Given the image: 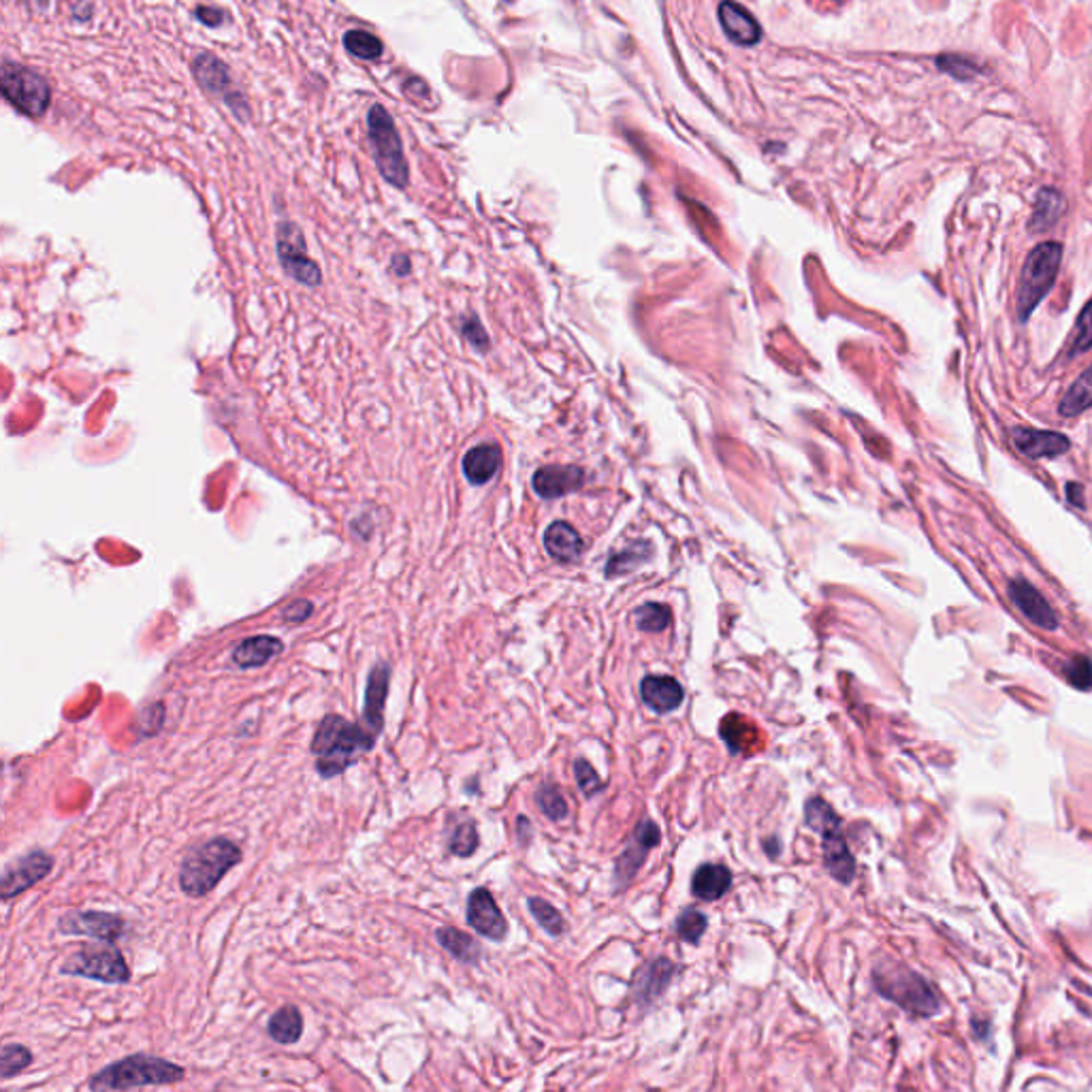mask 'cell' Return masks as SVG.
I'll return each instance as SVG.
<instances>
[{"instance_id": "6da1fadb", "label": "cell", "mask_w": 1092, "mask_h": 1092, "mask_svg": "<svg viewBox=\"0 0 1092 1092\" xmlns=\"http://www.w3.org/2000/svg\"><path fill=\"white\" fill-rule=\"evenodd\" d=\"M378 741L374 732H369L361 722L354 724L342 715H326L316 727V734L309 745L316 760V772L323 779H335L344 775L352 764H357L363 755H368Z\"/></svg>"}, {"instance_id": "7a4b0ae2", "label": "cell", "mask_w": 1092, "mask_h": 1092, "mask_svg": "<svg viewBox=\"0 0 1092 1092\" xmlns=\"http://www.w3.org/2000/svg\"><path fill=\"white\" fill-rule=\"evenodd\" d=\"M243 853L238 843L224 836L199 845L181 860L179 888L190 898H203L209 894L233 867L242 862Z\"/></svg>"}, {"instance_id": "3957f363", "label": "cell", "mask_w": 1092, "mask_h": 1092, "mask_svg": "<svg viewBox=\"0 0 1092 1092\" xmlns=\"http://www.w3.org/2000/svg\"><path fill=\"white\" fill-rule=\"evenodd\" d=\"M186 1078L184 1067L152 1054H133L107 1064L88 1082L90 1090H133L145 1086H169Z\"/></svg>"}, {"instance_id": "277c9868", "label": "cell", "mask_w": 1092, "mask_h": 1092, "mask_svg": "<svg viewBox=\"0 0 1092 1092\" xmlns=\"http://www.w3.org/2000/svg\"><path fill=\"white\" fill-rule=\"evenodd\" d=\"M805 819L811 830L822 834L824 864L826 871L839 881V884H851L855 877V860L850 851V845L843 834V819L836 815L834 808L824 798H811L805 807Z\"/></svg>"}, {"instance_id": "5b68a950", "label": "cell", "mask_w": 1092, "mask_h": 1092, "mask_svg": "<svg viewBox=\"0 0 1092 1092\" xmlns=\"http://www.w3.org/2000/svg\"><path fill=\"white\" fill-rule=\"evenodd\" d=\"M872 981H875L881 997L907 1009V1012L915 1016H934L939 1012V998H936L933 986L912 969L884 962L875 967Z\"/></svg>"}, {"instance_id": "8992f818", "label": "cell", "mask_w": 1092, "mask_h": 1092, "mask_svg": "<svg viewBox=\"0 0 1092 1092\" xmlns=\"http://www.w3.org/2000/svg\"><path fill=\"white\" fill-rule=\"evenodd\" d=\"M1060 259L1062 245L1057 242L1040 243L1026 257L1020 288H1018V316H1020V321H1026L1033 309L1041 304V299L1050 293L1060 267Z\"/></svg>"}, {"instance_id": "52a82bcc", "label": "cell", "mask_w": 1092, "mask_h": 1092, "mask_svg": "<svg viewBox=\"0 0 1092 1092\" xmlns=\"http://www.w3.org/2000/svg\"><path fill=\"white\" fill-rule=\"evenodd\" d=\"M368 131L382 178L397 188H406L410 171L404 157V145L402 139H399L393 117L382 105H374L369 109Z\"/></svg>"}, {"instance_id": "ba28073f", "label": "cell", "mask_w": 1092, "mask_h": 1092, "mask_svg": "<svg viewBox=\"0 0 1092 1092\" xmlns=\"http://www.w3.org/2000/svg\"><path fill=\"white\" fill-rule=\"evenodd\" d=\"M62 976L86 977L101 981V984H126L131 979L129 962L116 943L88 945V948L71 954L60 967Z\"/></svg>"}, {"instance_id": "9c48e42d", "label": "cell", "mask_w": 1092, "mask_h": 1092, "mask_svg": "<svg viewBox=\"0 0 1092 1092\" xmlns=\"http://www.w3.org/2000/svg\"><path fill=\"white\" fill-rule=\"evenodd\" d=\"M0 90L3 96L24 116L41 117L48 112L52 93L48 81L32 69H26L15 62H5L0 71Z\"/></svg>"}, {"instance_id": "30bf717a", "label": "cell", "mask_w": 1092, "mask_h": 1092, "mask_svg": "<svg viewBox=\"0 0 1092 1092\" xmlns=\"http://www.w3.org/2000/svg\"><path fill=\"white\" fill-rule=\"evenodd\" d=\"M58 931L69 936H86L98 943H117L129 931L126 920L116 914L94 912V909H79L69 912L60 917Z\"/></svg>"}, {"instance_id": "8fae6325", "label": "cell", "mask_w": 1092, "mask_h": 1092, "mask_svg": "<svg viewBox=\"0 0 1092 1092\" xmlns=\"http://www.w3.org/2000/svg\"><path fill=\"white\" fill-rule=\"evenodd\" d=\"M52 869L53 858L43 850H32L22 858L9 862L3 869V877H0V898L9 903L11 898L24 894L26 890L41 884Z\"/></svg>"}, {"instance_id": "7c38bea8", "label": "cell", "mask_w": 1092, "mask_h": 1092, "mask_svg": "<svg viewBox=\"0 0 1092 1092\" xmlns=\"http://www.w3.org/2000/svg\"><path fill=\"white\" fill-rule=\"evenodd\" d=\"M278 254L290 278L307 286H316L321 282V269L307 257L304 233L295 222L278 224Z\"/></svg>"}, {"instance_id": "4fadbf2b", "label": "cell", "mask_w": 1092, "mask_h": 1092, "mask_svg": "<svg viewBox=\"0 0 1092 1092\" xmlns=\"http://www.w3.org/2000/svg\"><path fill=\"white\" fill-rule=\"evenodd\" d=\"M193 69H195V77L199 79V84H201L205 90H209L212 94L220 96L235 114L242 116V117H248V105H245V98L238 93V88L233 86L231 73L222 65V60H218L214 53L203 52L195 58Z\"/></svg>"}, {"instance_id": "5bb4252c", "label": "cell", "mask_w": 1092, "mask_h": 1092, "mask_svg": "<svg viewBox=\"0 0 1092 1092\" xmlns=\"http://www.w3.org/2000/svg\"><path fill=\"white\" fill-rule=\"evenodd\" d=\"M660 839H662L660 828H658V824H653L651 819H642V822L636 826V830L632 834V841L627 843V848L623 850V853L619 855V860H617V867H615L617 890H621L630 884L636 872L640 871L644 860H647V853L660 845Z\"/></svg>"}, {"instance_id": "9a60e30c", "label": "cell", "mask_w": 1092, "mask_h": 1092, "mask_svg": "<svg viewBox=\"0 0 1092 1092\" xmlns=\"http://www.w3.org/2000/svg\"><path fill=\"white\" fill-rule=\"evenodd\" d=\"M468 924L482 936L491 941H502L508 933L504 914L499 912L494 894L487 888H476L468 898L466 909Z\"/></svg>"}, {"instance_id": "2e32d148", "label": "cell", "mask_w": 1092, "mask_h": 1092, "mask_svg": "<svg viewBox=\"0 0 1092 1092\" xmlns=\"http://www.w3.org/2000/svg\"><path fill=\"white\" fill-rule=\"evenodd\" d=\"M1009 596H1012L1018 611H1020L1028 621L1035 623L1037 627H1043V630H1057L1059 627L1057 613H1054V608L1048 604V599H1045L1031 582L1024 578L1012 580L1009 582Z\"/></svg>"}, {"instance_id": "e0dca14e", "label": "cell", "mask_w": 1092, "mask_h": 1092, "mask_svg": "<svg viewBox=\"0 0 1092 1092\" xmlns=\"http://www.w3.org/2000/svg\"><path fill=\"white\" fill-rule=\"evenodd\" d=\"M388 681H390V668L387 663H378V666L371 668L366 687V700H363L361 724L376 736L382 732V725H385Z\"/></svg>"}, {"instance_id": "ac0fdd59", "label": "cell", "mask_w": 1092, "mask_h": 1092, "mask_svg": "<svg viewBox=\"0 0 1092 1092\" xmlns=\"http://www.w3.org/2000/svg\"><path fill=\"white\" fill-rule=\"evenodd\" d=\"M719 736L732 755H753L764 747L762 732L747 717L739 713H730L722 719Z\"/></svg>"}, {"instance_id": "d6986e66", "label": "cell", "mask_w": 1092, "mask_h": 1092, "mask_svg": "<svg viewBox=\"0 0 1092 1092\" xmlns=\"http://www.w3.org/2000/svg\"><path fill=\"white\" fill-rule=\"evenodd\" d=\"M640 696L642 703L647 704L655 713H670L682 704L685 691H682L681 682L675 677L666 675H649L640 682Z\"/></svg>"}, {"instance_id": "ffe728a7", "label": "cell", "mask_w": 1092, "mask_h": 1092, "mask_svg": "<svg viewBox=\"0 0 1092 1092\" xmlns=\"http://www.w3.org/2000/svg\"><path fill=\"white\" fill-rule=\"evenodd\" d=\"M1014 444L1018 446V451H1022L1026 457L1033 459L1059 457V454L1067 452L1071 446V442L1062 433L1040 431L1031 430V427H1016Z\"/></svg>"}, {"instance_id": "44dd1931", "label": "cell", "mask_w": 1092, "mask_h": 1092, "mask_svg": "<svg viewBox=\"0 0 1092 1092\" xmlns=\"http://www.w3.org/2000/svg\"><path fill=\"white\" fill-rule=\"evenodd\" d=\"M719 22H722V29L727 34V39L736 45H753L758 43L762 36V29L760 24L755 22V17L747 11V9L732 3V0H724V3L719 5Z\"/></svg>"}, {"instance_id": "7402d4cb", "label": "cell", "mask_w": 1092, "mask_h": 1092, "mask_svg": "<svg viewBox=\"0 0 1092 1092\" xmlns=\"http://www.w3.org/2000/svg\"><path fill=\"white\" fill-rule=\"evenodd\" d=\"M282 651H284V642L276 639V636H269V634L250 636V639L242 640L238 647L233 649L231 662L242 670L261 668V666H265L267 662H271L273 658H278Z\"/></svg>"}, {"instance_id": "603a6c76", "label": "cell", "mask_w": 1092, "mask_h": 1092, "mask_svg": "<svg viewBox=\"0 0 1092 1092\" xmlns=\"http://www.w3.org/2000/svg\"><path fill=\"white\" fill-rule=\"evenodd\" d=\"M585 476H582V472L578 468H570V466H557V468H542L534 474V489L536 494L544 499H555V497H563L572 494V491H577Z\"/></svg>"}, {"instance_id": "cb8c5ba5", "label": "cell", "mask_w": 1092, "mask_h": 1092, "mask_svg": "<svg viewBox=\"0 0 1092 1092\" xmlns=\"http://www.w3.org/2000/svg\"><path fill=\"white\" fill-rule=\"evenodd\" d=\"M672 976H675V964L666 958H658L649 962L647 967L639 971L634 979V995L642 1005H651L655 998L663 995L668 988Z\"/></svg>"}, {"instance_id": "d4e9b609", "label": "cell", "mask_w": 1092, "mask_h": 1092, "mask_svg": "<svg viewBox=\"0 0 1092 1092\" xmlns=\"http://www.w3.org/2000/svg\"><path fill=\"white\" fill-rule=\"evenodd\" d=\"M502 466V451L497 444H478L463 457V474L472 485H487Z\"/></svg>"}, {"instance_id": "484cf974", "label": "cell", "mask_w": 1092, "mask_h": 1092, "mask_svg": "<svg viewBox=\"0 0 1092 1092\" xmlns=\"http://www.w3.org/2000/svg\"><path fill=\"white\" fill-rule=\"evenodd\" d=\"M730 888L732 872L724 864H703L691 877V892L698 900H706V903L719 900Z\"/></svg>"}, {"instance_id": "4316f807", "label": "cell", "mask_w": 1092, "mask_h": 1092, "mask_svg": "<svg viewBox=\"0 0 1092 1092\" xmlns=\"http://www.w3.org/2000/svg\"><path fill=\"white\" fill-rule=\"evenodd\" d=\"M544 546L555 559L559 561H575L582 553V540L575 527L557 521L553 523L544 534Z\"/></svg>"}, {"instance_id": "83f0119b", "label": "cell", "mask_w": 1092, "mask_h": 1092, "mask_svg": "<svg viewBox=\"0 0 1092 1092\" xmlns=\"http://www.w3.org/2000/svg\"><path fill=\"white\" fill-rule=\"evenodd\" d=\"M435 941L442 950L449 952L454 960H459L463 964H476L480 960V945L472 939L470 934H466L459 928H452V926H442L435 931Z\"/></svg>"}, {"instance_id": "f1b7e54d", "label": "cell", "mask_w": 1092, "mask_h": 1092, "mask_svg": "<svg viewBox=\"0 0 1092 1092\" xmlns=\"http://www.w3.org/2000/svg\"><path fill=\"white\" fill-rule=\"evenodd\" d=\"M267 1035L280 1045H290L302 1040L304 1016L299 1012V1007L286 1005L278 1009V1012L269 1018Z\"/></svg>"}, {"instance_id": "f546056e", "label": "cell", "mask_w": 1092, "mask_h": 1092, "mask_svg": "<svg viewBox=\"0 0 1092 1092\" xmlns=\"http://www.w3.org/2000/svg\"><path fill=\"white\" fill-rule=\"evenodd\" d=\"M1064 214V199L1060 193L1052 188H1043L1040 197H1037V205L1031 218V231H1048L1060 220Z\"/></svg>"}, {"instance_id": "4dcf8cb0", "label": "cell", "mask_w": 1092, "mask_h": 1092, "mask_svg": "<svg viewBox=\"0 0 1092 1092\" xmlns=\"http://www.w3.org/2000/svg\"><path fill=\"white\" fill-rule=\"evenodd\" d=\"M1092 406V366L1082 374L1071 388L1064 393L1060 402L1062 416H1078Z\"/></svg>"}, {"instance_id": "1f68e13d", "label": "cell", "mask_w": 1092, "mask_h": 1092, "mask_svg": "<svg viewBox=\"0 0 1092 1092\" xmlns=\"http://www.w3.org/2000/svg\"><path fill=\"white\" fill-rule=\"evenodd\" d=\"M32 1052L20 1043H5L0 1050V1078L5 1082L15 1078L32 1064Z\"/></svg>"}, {"instance_id": "d6a6232c", "label": "cell", "mask_w": 1092, "mask_h": 1092, "mask_svg": "<svg viewBox=\"0 0 1092 1092\" xmlns=\"http://www.w3.org/2000/svg\"><path fill=\"white\" fill-rule=\"evenodd\" d=\"M344 45L352 56L361 60H376L385 52V45H382L378 36L368 31H348L344 36Z\"/></svg>"}, {"instance_id": "836d02e7", "label": "cell", "mask_w": 1092, "mask_h": 1092, "mask_svg": "<svg viewBox=\"0 0 1092 1092\" xmlns=\"http://www.w3.org/2000/svg\"><path fill=\"white\" fill-rule=\"evenodd\" d=\"M478 845H480V839H478L476 824L472 822V819H466V822H461L452 830L451 839H449V851L452 855H459V858H470V855L478 850Z\"/></svg>"}, {"instance_id": "e575fe53", "label": "cell", "mask_w": 1092, "mask_h": 1092, "mask_svg": "<svg viewBox=\"0 0 1092 1092\" xmlns=\"http://www.w3.org/2000/svg\"><path fill=\"white\" fill-rule=\"evenodd\" d=\"M530 912L536 917V922H538L546 933L553 934V936H559L566 933V922H563L561 914L555 909L551 903H546L544 898L538 896H532L530 900Z\"/></svg>"}, {"instance_id": "d590c367", "label": "cell", "mask_w": 1092, "mask_h": 1092, "mask_svg": "<svg viewBox=\"0 0 1092 1092\" xmlns=\"http://www.w3.org/2000/svg\"><path fill=\"white\" fill-rule=\"evenodd\" d=\"M536 800H538L540 811L549 819H553V822H559V819L568 817V803L557 786L544 784L538 789V794H536Z\"/></svg>"}, {"instance_id": "8d00e7d4", "label": "cell", "mask_w": 1092, "mask_h": 1092, "mask_svg": "<svg viewBox=\"0 0 1092 1092\" xmlns=\"http://www.w3.org/2000/svg\"><path fill=\"white\" fill-rule=\"evenodd\" d=\"M672 621V613L668 606L663 604H644L640 606L639 611H636V623L642 632H662L666 630Z\"/></svg>"}, {"instance_id": "74e56055", "label": "cell", "mask_w": 1092, "mask_h": 1092, "mask_svg": "<svg viewBox=\"0 0 1092 1092\" xmlns=\"http://www.w3.org/2000/svg\"><path fill=\"white\" fill-rule=\"evenodd\" d=\"M706 926H708L706 915L703 912H698V909H685V912H681V915L677 917V934L685 943H698L703 939Z\"/></svg>"}, {"instance_id": "f35d334b", "label": "cell", "mask_w": 1092, "mask_h": 1092, "mask_svg": "<svg viewBox=\"0 0 1092 1092\" xmlns=\"http://www.w3.org/2000/svg\"><path fill=\"white\" fill-rule=\"evenodd\" d=\"M1064 677H1067L1073 687L1084 691L1092 689V660L1084 658V655L1073 658L1071 662H1067V666H1064Z\"/></svg>"}, {"instance_id": "ab89813d", "label": "cell", "mask_w": 1092, "mask_h": 1092, "mask_svg": "<svg viewBox=\"0 0 1092 1092\" xmlns=\"http://www.w3.org/2000/svg\"><path fill=\"white\" fill-rule=\"evenodd\" d=\"M575 777H577V784L580 788L582 794L587 798L599 794V791L604 789V781L602 777L598 775L596 768L591 766L587 760H577L575 762Z\"/></svg>"}, {"instance_id": "60d3db41", "label": "cell", "mask_w": 1092, "mask_h": 1092, "mask_svg": "<svg viewBox=\"0 0 1092 1092\" xmlns=\"http://www.w3.org/2000/svg\"><path fill=\"white\" fill-rule=\"evenodd\" d=\"M1092 348V302L1082 309L1076 325V340H1073V352H1084Z\"/></svg>"}, {"instance_id": "b9f144b4", "label": "cell", "mask_w": 1092, "mask_h": 1092, "mask_svg": "<svg viewBox=\"0 0 1092 1092\" xmlns=\"http://www.w3.org/2000/svg\"><path fill=\"white\" fill-rule=\"evenodd\" d=\"M936 65H939L943 71L952 73V75L958 77V79H969V77L976 75V67H973V62L956 58V56H943V58L936 60Z\"/></svg>"}, {"instance_id": "7bdbcfd3", "label": "cell", "mask_w": 1092, "mask_h": 1092, "mask_svg": "<svg viewBox=\"0 0 1092 1092\" xmlns=\"http://www.w3.org/2000/svg\"><path fill=\"white\" fill-rule=\"evenodd\" d=\"M314 613V604L307 602V599H295V602H290L284 611H282V619H284L286 623H304L305 619L312 617Z\"/></svg>"}, {"instance_id": "ee69618b", "label": "cell", "mask_w": 1092, "mask_h": 1092, "mask_svg": "<svg viewBox=\"0 0 1092 1092\" xmlns=\"http://www.w3.org/2000/svg\"><path fill=\"white\" fill-rule=\"evenodd\" d=\"M197 15H199V20H201L203 24H207V26H218V24L222 22V11H220V9L201 7V9H199V11H197Z\"/></svg>"}, {"instance_id": "f6af8a7d", "label": "cell", "mask_w": 1092, "mask_h": 1092, "mask_svg": "<svg viewBox=\"0 0 1092 1092\" xmlns=\"http://www.w3.org/2000/svg\"><path fill=\"white\" fill-rule=\"evenodd\" d=\"M516 830H518V843L527 845V843L532 841L534 830H532V824H530V819L523 817V815L518 817V819H516Z\"/></svg>"}, {"instance_id": "bcb514c9", "label": "cell", "mask_w": 1092, "mask_h": 1092, "mask_svg": "<svg viewBox=\"0 0 1092 1092\" xmlns=\"http://www.w3.org/2000/svg\"><path fill=\"white\" fill-rule=\"evenodd\" d=\"M764 850H766L768 855H772V858H775V855H779L781 845H779V841H777V836H772V839L764 841Z\"/></svg>"}, {"instance_id": "7dc6e473", "label": "cell", "mask_w": 1092, "mask_h": 1092, "mask_svg": "<svg viewBox=\"0 0 1092 1092\" xmlns=\"http://www.w3.org/2000/svg\"><path fill=\"white\" fill-rule=\"evenodd\" d=\"M1080 494H1082V487H1080V485H1069V499H1071L1073 504H1076V499H1078V506H1082Z\"/></svg>"}, {"instance_id": "c3c4849f", "label": "cell", "mask_w": 1092, "mask_h": 1092, "mask_svg": "<svg viewBox=\"0 0 1092 1092\" xmlns=\"http://www.w3.org/2000/svg\"><path fill=\"white\" fill-rule=\"evenodd\" d=\"M813 3H817V0H813ZM826 3H843V0H826Z\"/></svg>"}]
</instances>
